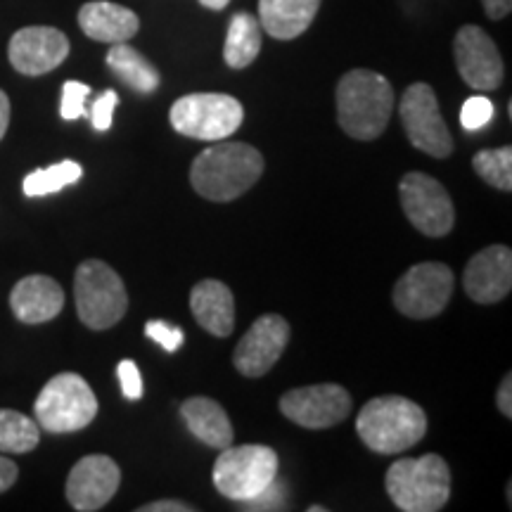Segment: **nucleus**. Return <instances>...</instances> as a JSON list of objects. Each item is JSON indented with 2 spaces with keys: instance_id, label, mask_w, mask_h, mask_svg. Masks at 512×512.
I'll list each match as a JSON object with an SVG mask.
<instances>
[{
  "instance_id": "19",
  "label": "nucleus",
  "mask_w": 512,
  "mask_h": 512,
  "mask_svg": "<svg viewBox=\"0 0 512 512\" xmlns=\"http://www.w3.org/2000/svg\"><path fill=\"white\" fill-rule=\"evenodd\" d=\"M79 27L83 34L98 43H128L138 34L140 19L133 10L110 0H93L81 5Z\"/></svg>"
},
{
  "instance_id": "2",
  "label": "nucleus",
  "mask_w": 512,
  "mask_h": 512,
  "mask_svg": "<svg viewBox=\"0 0 512 512\" xmlns=\"http://www.w3.org/2000/svg\"><path fill=\"white\" fill-rule=\"evenodd\" d=\"M394 110V88L382 74L351 69L337 83V121L354 140H375Z\"/></svg>"
},
{
  "instance_id": "10",
  "label": "nucleus",
  "mask_w": 512,
  "mask_h": 512,
  "mask_svg": "<svg viewBox=\"0 0 512 512\" xmlns=\"http://www.w3.org/2000/svg\"><path fill=\"white\" fill-rule=\"evenodd\" d=\"M403 131L413 147L425 155L444 159L453 152V136L448 131L444 117L439 112L437 93L427 83H413L403 93L401 105Z\"/></svg>"
},
{
  "instance_id": "7",
  "label": "nucleus",
  "mask_w": 512,
  "mask_h": 512,
  "mask_svg": "<svg viewBox=\"0 0 512 512\" xmlns=\"http://www.w3.org/2000/svg\"><path fill=\"white\" fill-rule=\"evenodd\" d=\"M273 479H278V453L261 444H230L214 463V486L230 501H252Z\"/></svg>"
},
{
  "instance_id": "1",
  "label": "nucleus",
  "mask_w": 512,
  "mask_h": 512,
  "mask_svg": "<svg viewBox=\"0 0 512 512\" xmlns=\"http://www.w3.org/2000/svg\"><path fill=\"white\" fill-rule=\"evenodd\" d=\"M264 174V157L247 143H221L197 155L190 169V183L197 195L211 202H233L254 188Z\"/></svg>"
},
{
  "instance_id": "3",
  "label": "nucleus",
  "mask_w": 512,
  "mask_h": 512,
  "mask_svg": "<svg viewBox=\"0 0 512 512\" xmlns=\"http://www.w3.org/2000/svg\"><path fill=\"white\" fill-rule=\"evenodd\" d=\"M356 432L370 451L394 456L425 437L427 415L406 396H377L358 413Z\"/></svg>"
},
{
  "instance_id": "6",
  "label": "nucleus",
  "mask_w": 512,
  "mask_h": 512,
  "mask_svg": "<svg viewBox=\"0 0 512 512\" xmlns=\"http://www.w3.org/2000/svg\"><path fill=\"white\" fill-rule=\"evenodd\" d=\"M34 413L38 427L50 434L79 432L98 415V399L81 375L62 373L41 389Z\"/></svg>"
},
{
  "instance_id": "20",
  "label": "nucleus",
  "mask_w": 512,
  "mask_h": 512,
  "mask_svg": "<svg viewBox=\"0 0 512 512\" xmlns=\"http://www.w3.org/2000/svg\"><path fill=\"white\" fill-rule=\"evenodd\" d=\"M190 309L197 323L209 335L228 337L235 328V299L233 292L221 280H202L192 287Z\"/></svg>"
},
{
  "instance_id": "23",
  "label": "nucleus",
  "mask_w": 512,
  "mask_h": 512,
  "mask_svg": "<svg viewBox=\"0 0 512 512\" xmlns=\"http://www.w3.org/2000/svg\"><path fill=\"white\" fill-rule=\"evenodd\" d=\"M107 67L119 81H124L128 88L138 93H155L162 83V76L152 67V62L128 43H114L107 53Z\"/></svg>"
},
{
  "instance_id": "4",
  "label": "nucleus",
  "mask_w": 512,
  "mask_h": 512,
  "mask_svg": "<svg viewBox=\"0 0 512 512\" xmlns=\"http://www.w3.org/2000/svg\"><path fill=\"white\" fill-rule=\"evenodd\" d=\"M387 494L403 512H437L451 496V470L437 453L403 458L387 470Z\"/></svg>"
},
{
  "instance_id": "30",
  "label": "nucleus",
  "mask_w": 512,
  "mask_h": 512,
  "mask_svg": "<svg viewBox=\"0 0 512 512\" xmlns=\"http://www.w3.org/2000/svg\"><path fill=\"white\" fill-rule=\"evenodd\" d=\"M145 335L150 337L152 342H157L159 347L169 351V354H174V351L181 349L185 339L181 328H171V325L164 323V320H150V323L145 325Z\"/></svg>"
},
{
  "instance_id": "24",
  "label": "nucleus",
  "mask_w": 512,
  "mask_h": 512,
  "mask_svg": "<svg viewBox=\"0 0 512 512\" xmlns=\"http://www.w3.org/2000/svg\"><path fill=\"white\" fill-rule=\"evenodd\" d=\"M261 22L249 12H238L228 24L223 60L228 67L245 69L261 53Z\"/></svg>"
},
{
  "instance_id": "28",
  "label": "nucleus",
  "mask_w": 512,
  "mask_h": 512,
  "mask_svg": "<svg viewBox=\"0 0 512 512\" xmlns=\"http://www.w3.org/2000/svg\"><path fill=\"white\" fill-rule=\"evenodd\" d=\"M91 95V86L81 81H67L62 86V105L60 114L62 119L76 121L86 114V98Z\"/></svg>"
},
{
  "instance_id": "29",
  "label": "nucleus",
  "mask_w": 512,
  "mask_h": 512,
  "mask_svg": "<svg viewBox=\"0 0 512 512\" xmlns=\"http://www.w3.org/2000/svg\"><path fill=\"white\" fill-rule=\"evenodd\" d=\"M491 119H494V105H491V100L484 98V95H475V98L465 100L463 110H460V124H463L467 131H479V128H484Z\"/></svg>"
},
{
  "instance_id": "13",
  "label": "nucleus",
  "mask_w": 512,
  "mask_h": 512,
  "mask_svg": "<svg viewBox=\"0 0 512 512\" xmlns=\"http://www.w3.org/2000/svg\"><path fill=\"white\" fill-rule=\"evenodd\" d=\"M453 55L460 79L475 91H496L503 83V57L498 53L494 38L482 27L465 24L453 38Z\"/></svg>"
},
{
  "instance_id": "12",
  "label": "nucleus",
  "mask_w": 512,
  "mask_h": 512,
  "mask_svg": "<svg viewBox=\"0 0 512 512\" xmlns=\"http://www.w3.org/2000/svg\"><path fill=\"white\" fill-rule=\"evenodd\" d=\"M280 411L304 430H328L349 418L351 396L342 384H313L283 394Z\"/></svg>"
},
{
  "instance_id": "26",
  "label": "nucleus",
  "mask_w": 512,
  "mask_h": 512,
  "mask_svg": "<svg viewBox=\"0 0 512 512\" xmlns=\"http://www.w3.org/2000/svg\"><path fill=\"white\" fill-rule=\"evenodd\" d=\"M81 176H83L81 164L67 159V162L53 164L48 166V169L31 171V174L24 178L22 188L27 197L53 195V192H60L62 188H67V185H74L76 181H81Z\"/></svg>"
},
{
  "instance_id": "31",
  "label": "nucleus",
  "mask_w": 512,
  "mask_h": 512,
  "mask_svg": "<svg viewBox=\"0 0 512 512\" xmlns=\"http://www.w3.org/2000/svg\"><path fill=\"white\" fill-rule=\"evenodd\" d=\"M117 105H119V95L114 91H105L98 100L93 102L91 121H93L95 131H110Z\"/></svg>"
},
{
  "instance_id": "34",
  "label": "nucleus",
  "mask_w": 512,
  "mask_h": 512,
  "mask_svg": "<svg viewBox=\"0 0 512 512\" xmlns=\"http://www.w3.org/2000/svg\"><path fill=\"white\" fill-rule=\"evenodd\" d=\"M17 477H19L17 465L12 463L10 458L0 456V494H5V491L12 489V484L17 482Z\"/></svg>"
},
{
  "instance_id": "21",
  "label": "nucleus",
  "mask_w": 512,
  "mask_h": 512,
  "mask_svg": "<svg viewBox=\"0 0 512 512\" xmlns=\"http://www.w3.org/2000/svg\"><path fill=\"white\" fill-rule=\"evenodd\" d=\"M320 0H259V22L278 41H292L311 27Z\"/></svg>"
},
{
  "instance_id": "17",
  "label": "nucleus",
  "mask_w": 512,
  "mask_h": 512,
  "mask_svg": "<svg viewBox=\"0 0 512 512\" xmlns=\"http://www.w3.org/2000/svg\"><path fill=\"white\" fill-rule=\"evenodd\" d=\"M465 294L477 304H496L512 290V252L505 245H491L477 252L465 266Z\"/></svg>"
},
{
  "instance_id": "11",
  "label": "nucleus",
  "mask_w": 512,
  "mask_h": 512,
  "mask_svg": "<svg viewBox=\"0 0 512 512\" xmlns=\"http://www.w3.org/2000/svg\"><path fill=\"white\" fill-rule=\"evenodd\" d=\"M399 195L403 214L422 235L444 238L451 233L453 223H456V211H453L446 188L437 178L420 174V171L406 174L401 178Z\"/></svg>"
},
{
  "instance_id": "5",
  "label": "nucleus",
  "mask_w": 512,
  "mask_h": 512,
  "mask_svg": "<svg viewBox=\"0 0 512 512\" xmlns=\"http://www.w3.org/2000/svg\"><path fill=\"white\" fill-rule=\"evenodd\" d=\"M74 302L81 323L91 330L117 325L128 309L124 280L100 259H88L76 268Z\"/></svg>"
},
{
  "instance_id": "25",
  "label": "nucleus",
  "mask_w": 512,
  "mask_h": 512,
  "mask_svg": "<svg viewBox=\"0 0 512 512\" xmlns=\"http://www.w3.org/2000/svg\"><path fill=\"white\" fill-rule=\"evenodd\" d=\"M41 441V427L29 415L0 408V453H29Z\"/></svg>"
},
{
  "instance_id": "22",
  "label": "nucleus",
  "mask_w": 512,
  "mask_h": 512,
  "mask_svg": "<svg viewBox=\"0 0 512 512\" xmlns=\"http://www.w3.org/2000/svg\"><path fill=\"white\" fill-rule=\"evenodd\" d=\"M181 415L188 430L209 448H226L233 444V425L221 403L207 396H192L181 406Z\"/></svg>"
},
{
  "instance_id": "38",
  "label": "nucleus",
  "mask_w": 512,
  "mask_h": 512,
  "mask_svg": "<svg viewBox=\"0 0 512 512\" xmlns=\"http://www.w3.org/2000/svg\"><path fill=\"white\" fill-rule=\"evenodd\" d=\"M200 3H202L207 10H223V8H228L230 0H200Z\"/></svg>"
},
{
  "instance_id": "14",
  "label": "nucleus",
  "mask_w": 512,
  "mask_h": 512,
  "mask_svg": "<svg viewBox=\"0 0 512 512\" xmlns=\"http://www.w3.org/2000/svg\"><path fill=\"white\" fill-rule=\"evenodd\" d=\"M290 342V323L278 313L256 318L233 354V366L245 377H264L280 361Z\"/></svg>"
},
{
  "instance_id": "37",
  "label": "nucleus",
  "mask_w": 512,
  "mask_h": 512,
  "mask_svg": "<svg viewBox=\"0 0 512 512\" xmlns=\"http://www.w3.org/2000/svg\"><path fill=\"white\" fill-rule=\"evenodd\" d=\"M10 126V98L5 95V91H0V140L5 138Z\"/></svg>"
},
{
  "instance_id": "32",
  "label": "nucleus",
  "mask_w": 512,
  "mask_h": 512,
  "mask_svg": "<svg viewBox=\"0 0 512 512\" xmlns=\"http://www.w3.org/2000/svg\"><path fill=\"white\" fill-rule=\"evenodd\" d=\"M117 375L121 382V392L128 401L143 399V377H140V370L133 361H121L117 366Z\"/></svg>"
},
{
  "instance_id": "8",
  "label": "nucleus",
  "mask_w": 512,
  "mask_h": 512,
  "mask_svg": "<svg viewBox=\"0 0 512 512\" xmlns=\"http://www.w3.org/2000/svg\"><path fill=\"white\" fill-rule=\"evenodd\" d=\"M169 119L181 136L216 143L238 131L245 119V110L233 95L190 93L171 105Z\"/></svg>"
},
{
  "instance_id": "39",
  "label": "nucleus",
  "mask_w": 512,
  "mask_h": 512,
  "mask_svg": "<svg viewBox=\"0 0 512 512\" xmlns=\"http://www.w3.org/2000/svg\"><path fill=\"white\" fill-rule=\"evenodd\" d=\"M325 508H318V505H311V508H309V512H323Z\"/></svg>"
},
{
  "instance_id": "27",
  "label": "nucleus",
  "mask_w": 512,
  "mask_h": 512,
  "mask_svg": "<svg viewBox=\"0 0 512 512\" xmlns=\"http://www.w3.org/2000/svg\"><path fill=\"white\" fill-rule=\"evenodd\" d=\"M477 176L484 183L494 185L496 190H512V147H496V150H482L472 159Z\"/></svg>"
},
{
  "instance_id": "35",
  "label": "nucleus",
  "mask_w": 512,
  "mask_h": 512,
  "mask_svg": "<svg viewBox=\"0 0 512 512\" xmlns=\"http://www.w3.org/2000/svg\"><path fill=\"white\" fill-rule=\"evenodd\" d=\"M195 508L192 505H185L183 501H155L147 503L143 508H138V512H192Z\"/></svg>"
},
{
  "instance_id": "9",
  "label": "nucleus",
  "mask_w": 512,
  "mask_h": 512,
  "mask_svg": "<svg viewBox=\"0 0 512 512\" xmlns=\"http://www.w3.org/2000/svg\"><path fill=\"white\" fill-rule=\"evenodd\" d=\"M453 285L451 268L439 261H425L408 268L394 285V306L408 318H434L451 302Z\"/></svg>"
},
{
  "instance_id": "16",
  "label": "nucleus",
  "mask_w": 512,
  "mask_h": 512,
  "mask_svg": "<svg viewBox=\"0 0 512 512\" xmlns=\"http://www.w3.org/2000/svg\"><path fill=\"white\" fill-rule=\"evenodd\" d=\"M69 38L55 27H24L10 38L8 60L19 74L43 76L67 60Z\"/></svg>"
},
{
  "instance_id": "33",
  "label": "nucleus",
  "mask_w": 512,
  "mask_h": 512,
  "mask_svg": "<svg viewBox=\"0 0 512 512\" xmlns=\"http://www.w3.org/2000/svg\"><path fill=\"white\" fill-rule=\"evenodd\" d=\"M496 403H498V411H501L505 418H512V375H505L501 387H498L496 394Z\"/></svg>"
},
{
  "instance_id": "18",
  "label": "nucleus",
  "mask_w": 512,
  "mask_h": 512,
  "mask_svg": "<svg viewBox=\"0 0 512 512\" xmlns=\"http://www.w3.org/2000/svg\"><path fill=\"white\" fill-rule=\"evenodd\" d=\"M10 309L27 325L48 323L62 313L64 292L60 283L48 275H27L12 287Z\"/></svg>"
},
{
  "instance_id": "15",
  "label": "nucleus",
  "mask_w": 512,
  "mask_h": 512,
  "mask_svg": "<svg viewBox=\"0 0 512 512\" xmlns=\"http://www.w3.org/2000/svg\"><path fill=\"white\" fill-rule=\"evenodd\" d=\"M121 470L110 456H86L72 467L67 477V501L79 512L105 508L117 494Z\"/></svg>"
},
{
  "instance_id": "36",
  "label": "nucleus",
  "mask_w": 512,
  "mask_h": 512,
  "mask_svg": "<svg viewBox=\"0 0 512 512\" xmlns=\"http://www.w3.org/2000/svg\"><path fill=\"white\" fill-rule=\"evenodd\" d=\"M482 5H484L486 15H489V19H494V22L508 17L512 10V0H482Z\"/></svg>"
}]
</instances>
